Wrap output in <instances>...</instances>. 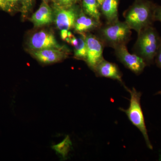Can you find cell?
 <instances>
[{
	"instance_id": "obj_22",
	"label": "cell",
	"mask_w": 161,
	"mask_h": 161,
	"mask_svg": "<svg viewBox=\"0 0 161 161\" xmlns=\"http://www.w3.org/2000/svg\"><path fill=\"white\" fill-rule=\"evenodd\" d=\"M0 9L6 11H9L6 0H0Z\"/></svg>"
},
{
	"instance_id": "obj_6",
	"label": "cell",
	"mask_w": 161,
	"mask_h": 161,
	"mask_svg": "<svg viewBox=\"0 0 161 161\" xmlns=\"http://www.w3.org/2000/svg\"><path fill=\"white\" fill-rule=\"evenodd\" d=\"M115 54L121 63L136 75H140L147 66V63L136 54L128 51L126 45H119L114 48Z\"/></svg>"
},
{
	"instance_id": "obj_17",
	"label": "cell",
	"mask_w": 161,
	"mask_h": 161,
	"mask_svg": "<svg viewBox=\"0 0 161 161\" xmlns=\"http://www.w3.org/2000/svg\"><path fill=\"white\" fill-rule=\"evenodd\" d=\"M55 4L61 6H69L75 5L78 2V0H54Z\"/></svg>"
},
{
	"instance_id": "obj_13",
	"label": "cell",
	"mask_w": 161,
	"mask_h": 161,
	"mask_svg": "<svg viewBox=\"0 0 161 161\" xmlns=\"http://www.w3.org/2000/svg\"><path fill=\"white\" fill-rule=\"evenodd\" d=\"M100 26L101 23L89 16L86 15L83 12L81 11L75 22L74 28L75 31L81 33L98 28Z\"/></svg>"
},
{
	"instance_id": "obj_21",
	"label": "cell",
	"mask_w": 161,
	"mask_h": 161,
	"mask_svg": "<svg viewBox=\"0 0 161 161\" xmlns=\"http://www.w3.org/2000/svg\"><path fill=\"white\" fill-rule=\"evenodd\" d=\"M154 60L157 66L161 69V44L156 55Z\"/></svg>"
},
{
	"instance_id": "obj_12",
	"label": "cell",
	"mask_w": 161,
	"mask_h": 161,
	"mask_svg": "<svg viewBox=\"0 0 161 161\" xmlns=\"http://www.w3.org/2000/svg\"><path fill=\"white\" fill-rule=\"evenodd\" d=\"M120 0H104L100 6L102 14L108 23L118 20V7Z\"/></svg>"
},
{
	"instance_id": "obj_15",
	"label": "cell",
	"mask_w": 161,
	"mask_h": 161,
	"mask_svg": "<svg viewBox=\"0 0 161 161\" xmlns=\"http://www.w3.org/2000/svg\"><path fill=\"white\" fill-rule=\"evenodd\" d=\"M78 38V43L74 46L75 58L79 59L86 60L87 45L86 36L83 35Z\"/></svg>"
},
{
	"instance_id": "obj_3",
	"label": "cell",
	"mask_w": 161,
	"mask_h": 161,
	"mask_svg": "<svg viewBox=\"0 0 161 161\" xmlns=\"http://www.w3.org/2000/svg\"><path fill=\"white\" fill-rule=\"evenodd\" d=\"M100 39L110 47L115 48L121 45H126L130 40L131 29L125 22L118 20L108 23L100 28Z\"/></svg>"
},
{
	"instance_id": "obj_8",
	"label": "cell",
	"mask_w": 161,
	"mask_h": 161,
	"mask_svg": "<svg viewBox=\"0 0 161 161\" xmlns=\"http://www.w3.org/2000/svg\"><path fill=\"white\" fill-rule=\"evenodd\" d=\"M30 47L33 51L49 48L61 50L63 48L51 33L41 31L33 35L29 40Z\"/></svg>"
},
{
	"instance_id": "obj_10",
	"label": "cell",
	"mask_w": 161,
	"mask_h": 161,
	"mask_svg": "<svg viewBox=\"0 0 161 161\" xmlns=\"http://www.w3.org/2000/svg\"><path fill=\"white\" fill-rule=\"evenodd\" d=\"M31 20L35 26L40 27L51 23L53 19V12L47 3L43 1L40 8L32 15Z\"/></svg>"
},
{
	"instance_id": "obj_7",
	"label": "cell",
	"mask_w": 161,
	"mask_h": 161,
	"mask_svg": "<svg viewBox=\"0 0 161 161\" xmlns=\"http://www.w3.org/2000/svg\"><path fill=\"white\" fill-rule=\"evenodd\" d=\"M87 45L86 60L89 66L95 70V68L104 59L103 44L100 39L94 35L86 36Z\"/></svg>"
},
{
	"instance_id": "obj_4",
	"label": "cell",
	"mask_w": 161,
	"mask_h": 161,
	"mask_svg": "<svg viewBox=\"0 0 161 161\" xmlns=\"http://www.w3.org/2000/svg\"><path fill=\"white\" fill-rule=\"evenodd\" d=\"M125 87L130 92L131 96L130 107L127 109L120 108V110L126 114L130 122L142 132L148 148L150 150H153V147L149 139L143 112L141 107L142 93L137 91L134 87L131 90L127 88L126 87Z\"/></svg>"
},
{
	"instance_id": "obj_2",
	"label": "cell",
	"mask_w": 161,
	"mask_h": 161,
	"mask_svg": "<svg viewBox=\"0 0 161 161\" xmlns=\"http://www.w3.org/2000/svg\"><path fill=\"white\" fill-rule=\"evenodd\" d=\"M161 44V37L157 30L153 26H148L138 33L135 46L136 54L150 65L154 62Z\"/></svg>"
},
{
	"instance_id": "obj_1",
	"label": "cell",
	"mask_w": 161,
	"mask_h": 161,
	"mask_svg": "<svg viewBox=\"0 0 161 161\" xmlns=\"http://www.w3.org/2000/svg\"><path fill=\"white\" fill-rule=\"evenodd\" d=\"M156 4L150 0H134L125 11V22L131 30L139 33L146 27L153 26Z\"/></svg>"
},
{
	"instance_id": "obj_25",
	"label": "cell",
	"mask_w": 161,
	"mask_h": 161,
	"mask_svg": "<svg viewBox=\"0 0 161 161\" xmlns=\"http://www.w3.org/2000/svg\"><path fill=\"white\" fill-rule=\"evenodd\" d=\"M155 95H161V91H159V92H157L155 94Z\"/></svg>"
},
{
	"instance_id": "obj_16",
	"label": "cell",
	"mask_w": 161,
	"mask_h": 161,
	"mask_svg": "<svg viewBox=\"0 0 161 161\" xmlns=\"http://www.w3.org/2000/svg\"><path fill=\"white\" fill-rule=\"evenodd\" d=\"M72 143L69 136H67L64 140L60 144L53 146V148L58 153L60 154L63 158H65L70 150Z\"/></svg>"
},
{
	"instance_id": "obj_26",
	"label": "cell",
	"mask_w": 161,
	"mask_h": 161,
	"mask_svg": "<svg viewBox=\"0 0 161 161\" xmlns=\"http://www.w3.org/2000/svg\"><path fill=\"white\" fill-rule=\"evenodd\" d=\"M49 1H53V2H54V0H43V1H44V2H46V3H47V2Z\"/></svg>"
},
{
	"instance_id": "obj_14",
	"label": "cell",
	"mask_w": 161,
	"mask_h": 161,
	"mask_svg": "<svg viewBox=\"0 0 161 161\" xmlns=\"http://www.w3.org/2000/svg\"><path fill=\"white\" fill-rule=\"evenodd\" d=\"M82 4L85 13L101 23L100 7L97 0H82Z\"/></svg>"
},
{
	"instance_id": "obj_19",
	"label": "cell",
	"mask_w": 161,
	"mask_h": 161,
	"mask_svg": "<svg viewBox=\"0 0 161 161\" xmlns=\"http://www.w3.org/2000/svg\"><path fill=\"white\" fill-rule=\"evenodd\" d=\"M154 21L161 22V6L156 5L154 12Z\"/></svg>"
},
{
	"instance_id": "obj_9",
	"label": "cell",
	"mask_w": 161,
	"mask_h": 161,
	"mask_svg": "<svg viewBox=\"0 0 161 161\" xmlns=\"http://www.w3.org/2000/svg\"><path fill=\"white\" fill-rule=\"evenodd\" d=\"M95 71L97 76L118 80L123 84L121 73L115 64L103 59L98 64Z\"/></svg>"
},
{
	"instance_id": "obj_23",
	"label": "cell",
	"mask_w": 161,
	"mask_h": 161,
	"mask_svg": "<svg viewBox=\"0 0 161 161\" xmlns=\"http://www.w3.org/2000/svg\"><path fill=\"white\" fill-rule=\"evenodd\" d=\"M68 30H61V37L62 40H65L68 37Z\"/></svg>"
},
{
	"instance_id": "obj_18",
	"label": "cell",
	"mask_w": 161,
	"mask_h": 161,
	"mask_svg": "<svg viewBox=\"0 0 161 161\" xmlns=\"http://www.w3.org/2000/svg\"><path fill=\"white\" fill-rule=\"evenodd\" d=\"M34 0H22V9L23 12H27L31 8Z\"/></svg>"
},
{
	"instance_id": "obj_20",
	"label": "cell",
	"mask_w": 161,
	"mask_h": 161,
	"mask_svg": "<svg viewBox=\"0 0 161 161\" xmlns=\"http://www.w3.org/2000/svg\"><path fill=\"white\" fill-rule=\"evenodd\" d=\"M7 5L9 9V11H11L12 9H14L19 3L22 4V0H6Z\"/></svg>"
},
{
	"instance_id": "obj_5",
	"label": "cell",
	"mask_w": 161,
	"mask_h": 161,
	"mask_svg": "<svg viewBox=\"0 0 161 161\" xmlns=\"http://www.w3.org/2000/svg\"><path fill=\"white\" fill-rule=\"evenodd\" d=\"M54 5L55 23L58 29L69 30L74 28L75 22L81 12L78 6L75 4L67 7Z\"/></svg>"
},
{
	"instance_id": "obj_24",
	"label": "cell",
	"mask_w": 161,
	"mask_h": 161,
	"mask_svg": "<svg viewBox=\"0 0 161 161\" xmlns=\"http://www.w3.org/2000/svg\"><path fill=\"white\" fill-rule=\"evenodd\" d=\"M97 2H98V5H99V7H100V5H101L102 3L103 2L104 0H97Z\"/></svg>"
},
{
	"instance_id": "obj_11",
	"label": "cell",
	"mask_w": 161,
	"mask_h": 161,
	"mask_svg": "<svg viewBox=\"0 0 161 161\" xmlns=\"http://www.w3.org/2000/svg\"><path fill=\"white\" fill-rule=\"evenodd\" d=\"M32 55L40 62L44 64L57 63L63 60L65 56L61 50L54 48L33 51Z\"/></svg>"
},
{
	"instance_id": "obj_27",
	"label": "cell",
	"mask_w": 161,
	"mask_h": 161,
	"mask_svg": "<svg viewBox=\"0 0 161 161\" xmlns=\"http://www.w3.org/2000/svg\"><path fill=\"white\" fill-rule=\"evenodd\" d=\"M160 159H161V158H160Z\"/></svg>"
}]
</instances>
